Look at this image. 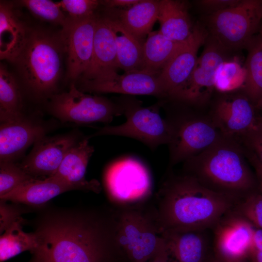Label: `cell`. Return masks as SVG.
I'll use <instances>...</instances> for the list:
<instances>
[{
    "instance_id": "obj_42",
    "label": "cell",
    "mask_w": 262,
    "mask_h": 262,
    "mask_svg": "<svg viewBox=\"0 0 262 262\" xmlns=\"http://www.w3.org/2000/svg\"><path fill=\"white\" fill-rule=\"evenodd\" d=\"M252 247L262 253V229L255 227L252 238Z\"/></svg>"
},
{
    "instance_id": "obj_8",
    "label": "cell",
    "mask_w": 262,
    "mask_h": 262,
    "mask_svg": "<svg viewBox=\"0 0 262 262\" xmlns=\"http://www.w3.org/2000/svg\"><path fill=\"white\" fill-rule=\"evenodd\" d=\"M165 118L173 131L168 145L170 168L202 152L224 137L210 117L200 118L180 111L169 112Z\"/></svg>"
},
{
    "instance_id": "obj_9",
    "label": "cell",
    "mask_w": 262,
    "mask_h": 262,
    "mask_svg": "<svg viewBox=\"0 0 262 262\" xmlns=\"http://www.w3.org/2000/svg\"><path fill=\"white\" fill-rule=\"evenodd\" d=\"M49 111L64 122L88 124L96 122L109 123L117 116L123 115L118 101L84 93L72 83L67 92L50 97Z\"/></svg>"
},
{
    "instance_id": "obj_15",
    "label": "cell",
    "mask_w": 262,
    "mask_h": 262,
    "mask_svg": "<svg viewBox=\"0 0 262 262\" xmlns=\"http://www.w3.org/2000/svg\"><path fill=\"white\" fill-rule=\"evenodd\" d=\"M254 107L246 96L224 97L216 103L210 118L223 136L240 142L257 123Z\"/></svg>"
},
{
    "instance_id": "obj_28",
    "label": "cell",
    "mask_w": 262,
    "mask_h": 262,
    "mask_svg": "<svg viewBox=\"0 0 262 262\" xmlns=\"http://www.w3.org/2000/svg\"><path fill=\"white\" fill-rule=\"evenodd\" d=\"M245 67L246 76L243 89L254 106L262 108V36L260 33L249 42Z\"/></svg>"
},
{
    "instance_id": "obj_25",
    "label": "cell",
    "mask_w": 262,
    "mask_h": 262,
    "mask_svg": "<svg viewBox=\"0 0 262 262\" xmlns=\"http://www.w3.org/2000/svg\"><path fill=\"white\" fill-rule=\"evenodd\" d=\"M115 39L118 68L125 72L143 69V45L119 21L105 17Z\"/></svg>"
},
{
    "instance_id": "obj_47",
    "label": "cell",
    "mask_w": 262,
    "mask_h": 262,
    "mask_svg": "<svg viewBox=\"0 0 262 262\" xmlns=\"http://www.w3.org/2000/svg\"><path fill=\"white\" fill-rule=\"evenodd\" d=\"M261 35H262V30L261 31Z\"/></svg>"
},
{
    "instance_id": "obj_1",
    "label": "cell",
    "mask_w": 262,
    "mask_h": 262,
    "mask_svg": "<svg viewBox=\"0 0 262 262\" xmlns=\"http://www.w3.org/2000/svg\"><path fill=\"white\" fill-rule=\"evenodd\" d=\"M36 212L31 221L38 244L33 254L45 262H109L121 254L116 210L46 205Z\"/></svg>"
},
{
    "instance_id": "obj_19",
    "label": "cell",
    "mask_w": 262,
    "mask_h": 262,
    "mask_svg": "<svg viewBox=\"0 0 262 262\" xmlns=\"http://www.w3.org/2000/svg\"><path fill=\"white\" fill-rule=\"evenodd\" d=\"M94 152V147L90 145L87 136L81 139L68 151L52 176L78 190L99 193L101 191L99 182L95 179L88 180L85 178L86 168Z\"/></svg>"
},
{
    "instance_id": "obj_27",
    "label": "cell",
    "mask_w": 262,
    "mask_h": 262,
    "mask_svg": "<svg viewBox=\"0 0 262 262\" xmlns=\"http://www.w3.org/2000/svg\"><path fill=\"white\" fill-rule=\"evenodd\" d=\"M186 41L170 40L159 31L150 32L143 45V69L160 72Z\"/></svg>"
},
{
    "instance_id": "obj_3",
    "label": "cell",
    "mask_w": 262,
    "mask_h": 262,
    "mask_svg": "<svg viewBox=\"0 0 262 262\" xmlns=\"http://www.w3.org/2000/svg\"><path fill=\"white\" fill-rule=\"evenodd\" d=\"M240 142L224 137L183 162V171L208 188L240 199L250 193L254 178Z\"/></svg>"
},
{
    "instance_id": "obj_33",
    "label": "cell",
    "mask_w": 262,
    "mask_h": 262,
    "mask_svg": "<svg viewBox=\"0 0 262 262\" xmlns=\"http://www.w3.org/2000/svg\"><path fill=\"white\" fill-rule=\"evenodd\" d=\"M33 179L14 162H0V197Z\"/></svg>"
},
{
    "instance_id": "obj_10",
    "label": "cell",
    "mask_w": 262,
    "mask_h": 262,
    "mask_svg": "<svg viewBox=\"0 0 262 262\" xmlns=\"http://www.w3.org/2000/svg\"><path fill=\"white\" fill-rule=\"evenodd\" d=\"M105 181L110 199L120 207L141 204L151 194L148 172L139 162L131 159L110 166Z\"/></svg>"
},
{
    "instance_id": "obj_29",
    "label": "cell",
    "mask_w": 262,
    "mask_h": 262,
    "mask_svg": "<svg viewBox=\"0 0 262 262\" xmlns=\"http://www.w3.org/2000/svg\"><path fill=\"white\" fill-rule=\"evenodd\" d=\"M26 222L22 217L1 234L0 262L6 261L26 251L33 254L37 249L38 244L34 233L26 232L23 230L22 226Z\"/></svg>"
},
{
    "instance_id": "obj_40",
    "label": "cell",
    "mask_w": 262,
    "mask_h": 262,
    "mask_svg": "<svg viewBox=\"0 0 262 262\" xmlns=\"http://www.w3.org/2000/svg\"><path fill=\"white\" fill-rule=\"evenodd\" d=\"M248 139L262 145V118L258 117L257 123L253 130L243 139Z\"/></svg>"
},
{
    "instance_id": "obj_20",
    "label": "cell",
    "mask_w": 262,
    "mask_h": 262,
    "mask_svg": "<svg viewBox=\"0 0 262 262\" xmlns=\"http://www.w3.org/2000/svg\"><path fill=\"white\" fill-rule=\"evenodd\" d=\"M17 14L13 2L0 0V57L13 63L23 49L31 30Z\"/></svg>"
},
{
    "instance_id": "obj_16",
    "label": "cell",
    "mask_w": 262,
    "mask_h": 262,
    "mask_svg": "<svg viewBox=\"0 0 262 262\" xmlns=\"http://www.w3.org/2000/svg\"><path fill=\"white\" fill-rule=\"evenodd\" d=\"M98 17L70 20L61 31L67 53V75L77 80L85 73L92 58L94 37Z\"/></svg>"
},
{
    "instance_id": "obj_6",
    "label": "cell",
    "mask_w": 262,
    "mask_h": 262,
    "mask_svg": "<svg viewBox=\"0 0 262 262\" xmlns=\"http://www.w3.org/2000/svg\"><path fill=\"white\" fill-rule=\"evenodd\" d=\"M117 101L122 107L126 121L118 125L101 128L88 136L89 139L101 135L127 137L140 141L151 150L170 143L172 128L160 115L158 107H143L141 101L129 96L122 97Z\"/></svg>"
},
{
    "instance_id": "obj_46",
    "label": "cell",
    "mask_w": 262,
    "mask_h": 262,
    "mask_svg": "<svg viewBox=\"0 0 262 262\" xmlns=\"http://www.w3.org/2000/svg\"><path fill=\"white\" fill-rule=\"evenodd\" d=\"M205 262H220L217 259L215 258L212 260H207Z\"/></svg>"
},
{
    "instance_id": "obj_44",
    "label": "cell",
    "mask_w": 262,
    "mask_h": 262,
    "mask_svg": "<svg viewBox=\"0 0 262 262\" xmlns=\"http://www.w3.org/2000/svg\"><path fill=\"white\" fill-rule=\"evenodd\" d=\"M248 258L251 262H262V253L252 247Z\"/></svg>"
},
{
    "instance_id": "obj_18",
    "label": "cell",
    "mask_w": 262,
    "mask_h": 262,
    "mask_svg": "<svg viewBox=\"0 0 262 262\" xmlns=\"http://www.w3.org/2000/svg\"><path fill=\"white\" fill-rule=\"evenodd\" d=\"M46 131L41 123L25 116L0 123V162H14L30 146L45 135Z\"/></svg>"
},
{
    "instance_id": "obj_35",
    "label": "cell",
    "mask_w": 262,
    "mask_h": 262,
    "mask_svg": "<svg viewBox=\"0 0 262 262\" xmlns=\"http://www.w3.org/2000/svg\"><path fill=\"white\" fill-rule=\"evenodd\" d=\"M70 20H79L95 16L100 3L96 0H63L58 2Z\"/></svg>"
},
{
    "instance_id": "obj_41",
    "label": "cell",
    "mask_w": 262,
    "mask_h": 262,
    "mask_svg": "<svg viewBox=\"0 0 262 262\" xmlns=\"http://www.w3.org/2000/svg\"><path fill=\"white\" fill-rule=\"evenodd\" d=\"M242 140L246 148L251 150L262 164V145L246 138L243 139Z\"/></svg>"
},
{
    "instance_id": "obj_45",
    "label": "cell",
    "mask_w": 262,
    "mask_h": 262,
    "mask_svg": "<svg viewBox=\"0 0 262 262\" xmlns=\"http://www.w3.org/2000/svg\"><path fill=\"white\" fill-rule=\"evenodd\" d=\"M30 262H45L40 258L34 255L33 259Z\"/></svg>"
},
{
    "instance_id": "obj_17",
    "label": "cell",
    "mask_w": 262,
    "mask_h": 262,
    "mask_svg": "<svg viewBox=\"0 0 262 262\" xmlns=\"http://www.w3.org/2000/svg\"><path fill=\"white\" fill-rule=\"evenodd\" d=\"M79 141L72 134L45 135L35 141L29 154L18 164L34 178L50 177L56 172L68 151Z\"/></svg>"
},
{
    "instance_id": "obj_4",
    "label": "cell",
    "mask_w": 262,
    "mask_h": 262,
    "mask_svg": "<svg viewBox=\"0 0 262 262\" xmlns=\"http://www.w3.org/2000/svg\"><path fill=\"white\" fill-rule=\"evenodd\" d=\"M66 46L59 34L41 29H31L27 42L14 62L24 82L33 93L48 95L60 77Z\"/></svg>"
},
{
    "instance_id": "obj_30",
    "label": "cell",
    "mask_w": 262,
    "mask_h": 262,
    "mask_svg": "<svg viewBox=\"0 0 262 262\" xmlns=\"http://www.w3.org/2000/svg\"><path fill=\"white\" fill-rule=\"evenodd\" d=\"M19 88L14 76L5 66H0V123L19 119L25 115Z\"/></svg>"
},
{
    "instance_id": "obj_11",
    "label": "cell",
    "mask_w": 262,
    "mask_h": 262,
    "mask_svg": "<svg viewBox=\"0 0 262 262\" xmlns=\"http://www.w3.org/2000/svg\"><path fill=\"white\" fill-rule=\"evenodd\" d=\"M159 73L140 69L120 75L115 70H112L94 78L82 80L80 90L96 93L149 95L166 98L159 80Z\"/></svg>"
},
{
    "instance_id": "obj_48",
    "label": "cell",
    "mask_w": 262,
    "mask_h": 262,
    "mask_svg": "<svg viewBox=\"0 0 262 262\" xmlns=\"http://www.w3.org/2000/svg\"><path fill=\"white\" fill-rule=\"evenodd\" d=\"M245 262V261H242V262Z\"/></svg>"
},
{
    "instance_id": "obj_31",
    "label": "cell",
    "mask_w": 262,
    "mask_h": 262,
    "mask_svg": "<svg viewBox=\"0 0 262 262\" xmlns=\"http://www.w3.org/2000/svg\"><path fill=\"white\" fill-rule=\"evenodd\" d=\"M246 76L245 66L235 60H226L218 66L214 77V88L222 93L243 88Z\"/></svg>"
},
{
    "instance_id": "obj_7",
    "label": "cell",
    "mask_w": 262,
    "mask_h": 262,
    "mask_svg": "<svg viewBox=\"0 0 262 262\" xmlns=\"http://www.w3.org/2000/svg\"><path fill=\"white\" fill-rule=\"evenodd\" d=\"M209 35L231 50L246 48L262 29V0H240L235 6L208 14Z\"/></svg>"
},
{
    "instance_id": "obj_13",
    "label": "cell",
    "mask_w": 262,
    "mask_h": 262,
    "mask_svg": "<svg viewBox=\"0 0 262 262\" xmlns=\"http://www.w3.org/2000/svg\"><path fill=\"white\" fill-rule=\"evenodd\" d=\"M215 258L220 262H240L248 258L255 227L233 209L214 227Z\"/></svg>"
},
{
    "instance_id": "obj_2",
    "label": "cell",
    "mask_w": 262,
    "mask_h": 262,
    "mask_svg": "<svg viewBox=\"0 0 262 262\" xmlns=\"http://www.w3.org/2000/svg\"><path fill=\"white\" fill-rule=\"evenodd\" d=\"M239 199L214 191L183 171L169 172L149 211L161 232L214 227L233 210Z\"/></svg>"
},
{
    "instance_id": "obj_49",
    "label": "cell",
    "mask_w": 262,
    "mask_h": 262,
    "mask_svg": "<svg viewBox=\"0 0 262 262\" xmlns=\"http://www.w3.org/2000/svg\"></svg>"
},
{
    "instance_id": "obj_32",
    "label": "cell",
    "mask_w": 262,
    "mask_h": 262,
    "mask_svg": "<svg viewBox=\"0 0 262 262\" xmlns=\"http://www.w3.org/2000/svg\"><path fill=\"white\" fill-rule=\"evenodd\" d=\"M17 2L40 20L59 25L62 29L68 24L69 19L58 2L49 0H22Z\"/></svg>"
},
{
    "instance_id": "obj_14",
    "label": "cell",
    "mask_w": 262,
    "mask_h": 262,
    "mask_svg": "<svg viewBox=\"0 0 262 262\" xmlns=\"http://www.w3.org/2000/svg\"><path fill=\"white\" fill-rule=\"evenodd\" d=\"M209 35L205 27L197 24L184 45L159 73L166 98L175 100L190 76L197 61V52Z\"/></svg>"
},
{
    "instance_id": "obj_36",
    "label": "cell",
    "mask_w": 262,
    "mask_h": 262,
    "mask_svg": "<svg viewBox=\"0 0 262 262\" xmlns=\"http://www.w3.org/2000/svg\"><path fill=\"white\" fill-rule=\"evenodd\" d=\"M38 209L22 204L0 200V233L1 234L14 222L22 217L23 214L37 211Z\"/></svg>"
},
{
    "instance_id": "obj_26",
    "label": "cell",
    "mask_w": 262,
    "mask_h": 262,
    "mask_svg": "<svg viewBox=\"0 0 262 262\" xmlns=\"http://www.w3.org/2000/svg\"><path fill=\"white\" fill-rule=\"evenodd\" d=\"M159 6L160 0H141L129 8L118 11L114 18L140 40L151 32L158 20Z\"/></svg>"
},
{
    "instance_id": "obj_34",
    "label": "cell",
    "mask_w": 262,
    "mask_h": 262,
    "mask_svg": "<svg viewBox=\"0 0 262 262\" xmlns=\"http://www.w3.org/2000/svg\"><path fill=\"white\" fill-rule=\"evenodd\" d=\"M233 210L255 228L262 229V194L250 192L241 198Z\"/></svg>"
},
{
    "instance_id": "obj_5",
    "label": "cell",
    "mask_w": 262,
    "mask_h": 262,
    "mask_svg": "<svg viewBox=\"0 0 262 262\" xmlns=\"http://www.w3.org/2000/svg\"><path fill=\"white\" fill-rule=\"evenodd\" d=\"M140 205L119 207L116 210L118 246L121 254L130 262H147L165 248L149 210Z\"/></svg>"
},
{
    "instance_id": "obj_24",
    "label": "cell",
    "mask_w": 262,
    "mask_h": 262,
    "mask_svg": "<svg viewBox=\"0 0 262 262\" xmlns=\"http://www.w3.org/2000/svg\"><path fill=\"white\" fill-rule=\"evenodd\" d=\"M157 20L160 25L159 31L165 37L177 42L187 40L195 26L186 3L180 0H160Z\"/></svg>"
},
{
    "instance_id": "obj_43",
    "label": "cell",
    "mask_w": 262,
    "mask_h": 262,
    "mask_svg": "<svg viewBox=\"0 0 262 262\" xmlns=\"http://www.w3.org/2000/svg\"><path fill=\"white\" fill-rule=\"evenodd\" d=\"M147 262H171L165 249Z\"/></svg>"
},
{
    "instance_id": "obj_39",
    "label": "cell",
    "mask_w": 262,
    "mask_h": 262,
    "mask_svg": "<svg viewBox=\"0 0 262 262\" xmlns=\"http://www.w3.org/2000/svg\"><path fill=\"white\" fill-rule=\"evenodd\" d=\"M141 0H105L100 1V3L110 9L116 8H129L140 2Z\"/></svg>"
},
{
    "instance_id": "obj_22",
    "label": "cell",
    "mask_w": 262,
    "mask_h": 262,
    "mask_svg": "<svg viewBox=\"0 0 262 262\" xmlns=\"http://www.w3.org/2000/svg\"><path fill=\"white\" fill-rule=\"evenodd\" d=\"M202 230H167L161 232L171 262H205L207 243Z\"/></svg>"
},
{
    "instance_id": "obj_23",
    "label": "cell",
    "mask_w": 262,
    "mask_h": 262,
    "mask_svg": "<svg viewBox=\"0 0 262 262\" xmlns=\"http://www.w3.org/2000/svg\"><path fill=\"white\" fill-rule=\"evenodd\" d=\"M118 68L115 43L111 29L105 17L98 18L92 60L82 80L91 79Z\"/></svg>"
},
{
    "instance_id": "obj_37",
    "label": "cell",
    "mask_w": 262,
    "mask_h": 262,
    "mask_svg": "<svg viewBox=\"0 0 262 262\" xmlns=\"http://www.w3.org/2000/svg\"><path fill=\"white\" fill-rule=\"evenodd\" d=\"M240 0H200L197 1L198 5L209 14L233 7Z\"/></svg>"
},
{
    "instance_id": "obj_12",
    "label": "cell",
    "mask_w": 262,
    "mask_h": 262,
    "mask_svg": "<svg viewBox=\"0 0 262 262\" xmlns=\"http://www.w3.org/2000/svg\"><path fill=\"white\" fill-rule=\"evenodd\" d=\"M229 50L208 35L203 50L175 101L200 105L211 97L214 88V77L219 65L228 60Z\"/></svg>"
},
{
    "instance_id": "obj_38",
    "label": "cell",
    "mask_w": 262,
    "mask_h": 262,
    "mask_svg": "<svg viewBox=\"0 0 262 262\" xmlns=\"http://www.w3.org/2000/svg\"><path fill=\"white\" fill-rule=\"evenodd\" d=\"M245 154L254 168L259 184L260 193L262 194V164L255 154L247 148L245 149Z\"/></svg>"
},
{
    "instance_id": "obj_21",
    "label": "cell",
    "mask_w": 262,
    "mask_h": 262,
    "mask_svg": "<svg viewBox=\"0 0 262 262\" xmlns=\"http://www.w3.org/2000/svg\"><path fill=\"white\" fill-rule=\"evenodd\" d=\"M77 190L54 177L33 179L0 197V199L38 209L53 198L66 192Z\"/></svg>"
}]
</instances>
